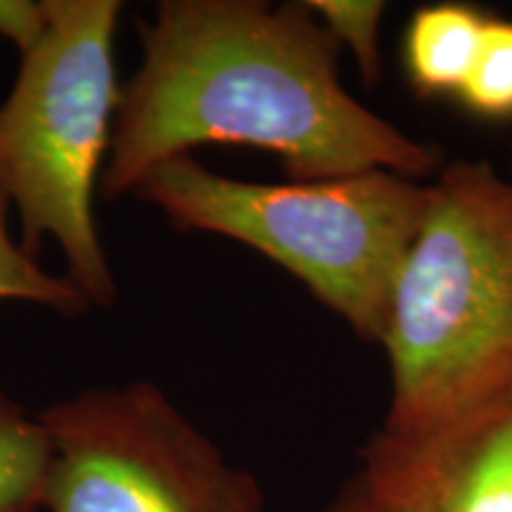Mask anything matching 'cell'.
Wrapping results in <instances>:
<instances>
[{"mask_svg":"<svg viewBox=\"0 0 512 512\" xmlns=\"http://www.w3.org/2000/svg\"><path fill=\"white\" fill-rule=\"evenodd\" d=\"M140 41L102 171L107 200L133 197L152 169L202 145L271 152L287 181L373 169L422 178L444 166L437 145L344 88L342 48L306 0H162Z\"/></svg>","mask_w":512,"mask_h":512,"instance_id":"obj_1","label":"cell"},{"mask_svg":"<svg viewBox=\"0 0 512 512\" xmlns=\"http://www.w3.org/2000/svg\"><path fill=\"white\" fill-rule=\"evenodd\" d=\"M380 344L387 434L434 430L512 384V181L489 162L458 159L427 183Z\"/></svg>","mask_w":512,"mask_h":512,"instance_id":"obj_2","label":"cell"},{"mask_svg":"<svg viewBox=\"0 0 512 512\" xmlns=\"http://www.w3.org/2000/svg\"><path fill=\"white\" fill-rule=\"evenodd\" d=\"M133 197L178 230L221 235L264 254L358 337L380 342L394 278L425 214L427 183L384 169L254 183L188 155L152 169Z\"/></svg>","mask_w":512,"mask_h":512,"instance_id":"obj_3","label":"cell"},{"mask_svg":"<svg viewBox=\"0 0 512 512\" xmlns=\"http://www.w3.org/2000/svg\"><path fill=\"white\" fill-rule=\"evenodd\" d=\"M48 31L22 55L0 105V190L17 211L31 256L53 240L67 278L98 309L117 302V280L95 221L117 124L119 0H46Z\"/></svg>","mask_w":512,"mask_h":512,"instance_id":"obj_4","label":"cell"},{"mask_svg":"<svg viewBox=\"0 0 512 512\" xmlns=\"http://www.w3.org/2000/svg\"><path fill=\"white\" fill-rule=\"evenodd\" d=\"M50 460L38 512H266L259 482L150 380L38 413Z\"/></svg>","mask_w":512,"mask_h":512,"instance_id":"obj_5","label":"cell"},{"mask_svg":"<svg viewBox=\"0 0 512 512\" xmlns=\"http://www.w3.org/2000/svg\"><path fill=\"white\" fill-rule=\"evenodd\" d=\"M358 470L413 512H512V384L434 430H377Z\"/></svg>","mask_w":512,"mask_h":512,"instance_id":"obj_6","label":"cell"},{"mask_svg":"<svg viewBox=\"0 0 512 512\" xmlns=\"http://www.w3.org/2000/svg\"><path fill=\"white\" fill-rule=\"evenodd\" d=\"M486 19L465 3H434L415 10L403 36V64L422 98L458 95L475 64Z\"/></svg>","mask_w":512,"mask_h":512,"instance_id":"obj_7","label":"cell"},{"mask_svg":"<svg viewBox=\"0 0 512 512\" xmlns=\"http://www.w3.org/2000/svg\"><path fill=\"white\" fill-rule=\"evenodd\" d=\"M50 446L38 415L0 389V512L38 510Z\"/></svg>","mask_w":512,"mask_h":512,"instance_id":"obj_8","label":"cell"},{"mask_svg":"<svg viewBox=\"0 0 512 512\" xmlns=\"http://www.w3.org/2000/svg\"><path fill=\"white\" fill-rule=\"evenodd\" d=\"M10 200L0 190V302L41 306L67 318H79L93 309L88 297L64 275L46 271L22 247L10 228Z\"/></svg>","mask_w":512,"mask_h":512,"instance_id":"obj_9","label":"cell"},{"mask_svg":"<svg viewBox=\"0 0 512 512\" xmlns=\"http://www.w3.org/2000/svg\"><path fill=\"white\" fill-rule=\"evenodd\" d=\"M467 112L482 119L512 117V22L489 17L470 76L458 93Z\"/></svg>","mask_w":512,"mask_h":512,"instance_id":"obj_10","label":"cell"},{"mask_svg":"<svg viewBox=\"0 0 512 512\" xmlns=\"http://www.w3.org/2000/svg\"><path fill=\"white\" fill-rule=\"evenodd\" d=\"M339 48H347L368 86L380 79V31L387 3L382 0H306Z\"/></svg>","mask_w":512,"mask_h":512,"instance_id":"obj_11","label":"cell"},{"mask_svg":"<svg viewBox=\"0 0 512 512\" xmlns=\"http://www.w3.org/2000/svg\"><path fill=\"white\" fill-rule=\"evenodd\" d=\"M46 31V0H0V38L12 43L19 57L34 50Z\"/></svg>","mask_w":512,"mask_h":512,"instance_id":"obj_12","label":"cell"},{"mask_svg":"<svg viewBox=\"0 0 512 512\" xmlns=\"http://www.w3.org/2000/svg\"><path fill=\"white\" fill-rule=\"evenodd\" d=\"M313 512H413L406 503L377 486L361 470L347 479L328 503Z\"/></svg>","mask_w":512,"mask_h":512,"instance_id":"obj_13","label":"cell"},{"mask_svg":"<svg viewBox=\"0 0 512 512\" xmlns=\"http://www.w3.org/2000/svg\"><path fill=\"white\" fill-rule=\"evenodd\" d=\"M19 512H38V510H19Z\"/></svg>","mask_w":512,"mask_h":512,"instance_id":"obj_14","label":"cell"}]
</instances>
